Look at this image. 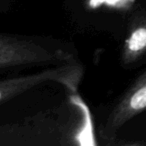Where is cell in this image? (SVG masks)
I'll list each match as a JSON object with an SVG mask.
<instances>
[{"mask_svg": "<svg viewBox=\"0 0 146 146\" xmlns=\"http://www.w3.org/2000/svg\"><path fill=\"white\" fill-rule=\"evenodd\" d=\"M129 107L133 110H140L146 107V86L140 88L130 99Z\"/></svg>", "mask_w": 146, "mask_h": 146, "instance_id": "7a4b0ae2", "label": "cell"}, {"mask_svg": "<svg viewBox=\"0 0 146 146\" xmlns=\"http://www.w3.org/2000/svg\"><path fill=\"white\" fill-rule=\"evenodd\" d=\"M128 47L133 52L143 49L146 47V29L139 28L133 32L129 41H128Z\"/></svg>", "mask_w": 146, "mask_h": 146, "instance_id": "6da1fadb", "label": "cell"}]
</instances>
